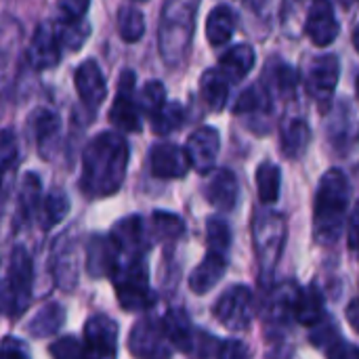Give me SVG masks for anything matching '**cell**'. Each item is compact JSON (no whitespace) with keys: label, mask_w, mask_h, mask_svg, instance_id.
Masks as SVG:
<instances>
[{"label":"cell","mask_w":359,"mask_h":359,"mask_svg":"<svg viewBox=\"0 0 359 359\" xmlns=\"http://www.w3.org/2000/svg\"><path fill=\"white\" fill-rule=\"evenodd\" d=\"M151 118V128L156 135H170L175 130H179L185 122V111L179 103L166 101Z\"/></svg>","instance_id":"836d02e7"},{"label":"cell","mask_w":359,"mask_h":359,"mask_svg":"<svg viewBox=\"0 0 359 359\" xmlns=\"http://www.w3.org/2000/svg\"><path fill=\"white\" fill-rule=\"evenodd\" d=\"M164 103H166V88L160 80H149L137 97L139 111H145L147 116H154Z\"/></svg>","instance_id":"b9f144b4"},{"label":"cell","mask_w":359,"mask_h":359,"mask_svg":"<svg viewBox=\"0 0 359 359\" xmlns=\"http://www.w3.org/2000/svg\"><path fill=\"white\" fill-rule=\"evenodd\" d=\"M219 147H221V137L219 130L212 126H202L198 128L185 145V156L189 160V168L198 170L200 175H208L219 158Z\"/></svg>","instance_id":"4fadbf2b"},{"label":"cell","mask_w":359,"mask_h":359,"mask_svg":"<svg viewBox=\"0 0 359 359\" xmlns=\"http://www.w3.org/2000/svg\"><path fill=\"white\" fill-rule=\"evenodd\" d=\"M84 349L93 359H116L118 324L103 313L93 316L84 326Z\"/></svg>","instance_id":"8fae6325"},{"label":"cell","mask_w":359,"mask_h":359,"mask_svg":"<svg viewBox=\"0 0 359 359\" xmlns=\"http://www.w3.org/2000/svg\"><path fill=\"white\" fill-rule=\"evenodd\" d=\"M263 86L267 88L269 95H278L282 99H288V97H294L297 93V72L292 69V65H288L286 61L282 59H271L267 63V69H265V82Z\"/></svg>","instance_id":"4316f807"},{"label":"cell","mask_w":359,"mask_h":359,"mask_svg":"<svg viewBox=\"0 0 359 359\" xmlns=\"http://www.w3.org/2000/svg\"><path fill=\"white\" fill-rule=\"evenodd\" d=\"M48 351H50L53 359H93L88 355V351L84 349V343L78 341L76 337L57 339Z\"/></svg>","instance_id":"ee69618b"},{"label":"cell","mask_w":359,"mask_h":359,"mask_svg":"<svg viewBox=\"0 0 359 359\" xmlns=\"http://www.w3.org/2000/svg\"><path fill=\"white\" fill-rule=\"evenodd\" d=\"M200 97L210 111H221L229 97V82L219 69H208L200 78Z\"/></svg>","instance_id":"83f0119b"},{"label":"cell","mask_w":359,"mask_h":359,"mask_svg":"<svg viewBox=\"0 0 359 359\" xmlns=\"http://www.w3.org/2000/svg\"><path fill=\"white\" fill-rule=\"evenodd\" d=\"M269 107H271V95L267 93V88L263 84H255L238 97V101L233 105V114H242V116L265 114V111H269Z\"/></svg>","instance_id":"d6a6232c"},{"label":"cell","mask_w":359,"mask_h":359,"mask_svg":"<svg viewBox=\"0 0 359 359\" xmlns=\"http://www.w3.org/2000/svg\"><path fill=\"white\" fill-rule=\"evenodd\" d=\"M128 168V143L122 135L105 130L86 145L82 154L80 189L86 198L99 200L120 191Z\"/></svg>","instance_id":"6da1fadb"},{"label":"cell","mask_w":359,"mask_h":359,"mask_svg":"<svg viewBox=\"0 0 359 359\" xmlns=\"http://www.w3.org/2000/svg\"><path fill=\"white\" fill-rule=\"evenodd\" d=\"M32 128L38 145H44L48 139H53L59 133V116L48 109H38L32 116Z\"/></svg>","instance_id":"7bdbcfd3"},{"label":"cell","mask_w":359,"mask_h":359,"mask_svg":"<svg viewBox=\"0 0 359 359\" xmlns=\"http://www.w3.org/2000/svg\"><path fill=\"white\" fill-rule=\"evenodd\" d=\"M215 320L229 330H244L255 318V294L244 284L229 286L212 307Z\"/></svg>","instance_id":"52a82bcc"},{"label":"cell","mask_w":359,"mask_h":359,"mask_svg":"<svg viewBox=\"0 0 359 359\" xmlns=\"http://www.w3.org/2000/svg\"><path fill=\"white\" fill-rule=\"evenodd\" d=\"M217 359H250V349L236 339H229L225 343H221Z\"/></svg>","instance_id":"7dc6e473"},{"label":"cell","mask_w":359,"mask_h":359,"mask_svg":"<svg viewBox=\"0 0 359 359\" xmlns=\"http://www.w3.org/2000/svg\"><path fill=\"white\" fill-rule=\"evenodd\" d=\"M53 29H55V36H57L61 50L63 48L78 50L90 36V25L84 19H78V21H59L57 19Z\"/></svg>","instance_id":"1f68e13d"},{"label":"cell","mask_w":359,"mask_h":359,"mask_svg":"<svg viewBox=\"0 0 359 359\" xmlns=\"http://www.w3.org/2000/svg\"><path fill=\"white\" fill-rule=\"evenodd\" d=\"M40 227L53 229L69 215V198L63 189H53L40 204Z\"/></svg>","instance_id":"f546056e"},{"label":"cell","mask_w":359,"mask_h":359,"mask_svg":"<svg viewBox=\"0 0 359 359\" xmlns=\"http://www.w3.org/2000/svg\"><path fill=\"white\" fill-rule=\"evenodd\" d=\"M55 280H57L59 288H63V290H72L76 286V282H78V259H76V250L72 246H67L65 250H61L57 255Z\"/></svg>","instance_id":"f35d334b"},{"label":"cell","mask_w":359,"mask_h":359,"mask_svg":"<svg viewBox=\"0 0 359 359\" xmlns=\"http://www.w3.org/2000/svg\"><path fill=\"white\" fill-rule=\"evenodd\" d=\"M238 27V15L227 4H217L206 19V38L212 46H223L231 40Z\"/></svg>","instance_id":"cb8c5ba5"},{"label":"cell","mask_w":359,"mask_h":359,"mask_svg":"<svg viewBox=\"0 0 359 359\" xmlns=\"http://www.w3.org/2000/svg\"><path fill=\"white\" fill-rule=\"evenodd\" d=\"M206 198L217 210L231 212L240 198V185H238L236 175L229 168H219L208 181Z\"/></svg>","instance_id":"ac0fdd59"},{"label":"cell","mask_w":359,"mask_h":359,"mask_svg":"<svg viewBox=\"0 0 359 359\" xmlns=\"http://www.w3.org/2000/svg\"><path fill=\"white\" fill-rule=\"evenodd\" d=\"M313 0H284L282 4V25L288 36H299L305 25L307 11Z\"/></svg>","instance_id":"ab89813d"},{"label":"cell","mask_w":359,"mask_h":359,"mask_svg":"<svg viewBox=\"0 0 359 359\" xmlns=\"http://www.w3.org/2000/svg\"><path fill=\"white\" fill-rule=\"evenodd\" d=\"M339 76H341V65L337 55H318L307 63L305 88L309 97L318 103L320 111H326L330 107V101L339 84Z\"/></svg>","instance_id":"ba28073f"},{"label":"cell","mask_w":359,"mask_h":359,"mask_svg":"<svg viewBox=\"0 0 359 359\" xmlns=\"http://www.w3.org/2000/svg\"><path fill=\"white\" fill-rule=\"evenodd\" d=\"M109 240L118 257H145L149 250V233L141 217L133 215L116 223Z\"/></svg>","instance_id":"7c38bea8"},{"label":"cell","mask_w":359,"mask_h":359,"mask_svg":"<svg viewBox=\"0 0 359 359\" xmlns=\"http://www.w3.org/2000/svg\"><path fill=\"white\" fill-rule=\"evenodd\" d=\"M206 240H208V252L229 257L231 248V229L225 219L210 217L206 223Z\"/></svg>","instance_id":"74e56055"},{"label":"cell","mask_w":359,"mask_h":359,"mask_svg":"<svg viewBox=\"0 0 359 359\" xmlns=\"http://www.w3.org/2000/svg\"><path fill=\"white\" fill-rule=\"evenodd\" d=\"M351 185L341 168H330L320 179L313 202V238L320 246H334L345 229Z\"/></svg>","instance_id":"7a4b0ae2"},{"label":"cell","mask_w":359,"mask_h":359,"mask_svg":"<svg viewBox=\"0 0 359 359\" xmlns=\"http://www.w3.org/2000/svg\"><path fill=\"white\" fill-rule=\"evenodd\" d=\"M151 175L158 179H181L189 170L185 149L175 143H160L149 154Z\"/></svg>","instance_id":"2e32d148"},{"label":"cell","mask_w":359,"mask_h":359,"mask_svg":"<svg viewBox=\"0 0 359 359\" xmlns=\"http://www.w3.org/2000/svg\"><path fill=\"white\" fill-rule=\"evenodd\" d=\"M128 351L135 359H170L172 347L166 341L162 322L145 318L137 322L128 334Z\"/></svg>","instance_id":"9c48e42d"},{"label":"cell","mask_w":359,"mask_h":359,"mask_svg":"<svg viewBox=\"0 0 359 359\" xmlns=\"http://www.w3.org/2000/svg\"><path fill=\"white\" fill-rule=\"evenodd\" d=\"M19 160V143L13 130L0 133V202L4 196V181L15 170Z\"/></svg>","instance_id":"d590c367"},{"label":"cell","mask_w":359,"mask_h":359,"mask_svg":"<svg viewBox=\"0 0 359 359\" xmlns=\"http://www.w3.org/2000/svg\"><path fill=\"white\" fill-rule=\"evenodd\" d=\"M198 0H166L158 46L168 65H181L194 38V15Z\"/></svg>","instance_id":"3957f363"},{"label":"cell","mask_w":359,"mask_h":359,"mask_svg":"<svg viewBox=\"0 0 359 359\" xmlns=\"http://www.w3.org/2000/svg\"><path fill=\"white\" fill-rule=\"evenodd\" d=\"M303 29L307 32V36L311 38V42L316 46H320V48L330 46L339 38V32H341L332 2L330 0H313L307 11Z\"/></svg>","instance_id":"5bb4252c"},{"label":"cell","mask_w":359,"mask_h":359,"mask_svg":"<svg viewBox=\"0 0 359 359\" xmlns=\"http://www.w3.org/2000/svg\"><path fill=\"white\" fill-rule=\"evenodd\" d=\"M118 252L111 244L109 238L103 236H93L88 242V252H86V271L95 278L109 276L114 265H116Z\"/></svg>","instance_id":"484cf974"},{"label":"cell","mask_w":359,"mask_h":359,"mask_svg":"<svg viewBox=\"0 0 359 359\" xmlns=\"http://www.w3.org/2000/svg\"><path fill=\"white\" fill-rule=\"evenodd\" d=\"M118 34L124 42H139L145 34V17L133 6H122L118 13Z\"/></svg>","instance_id":"8d00e7d4"},{"label":"cell","mask_w":359,"mask_h":359,"mask_svg":"<svg viewBox=\"0 0 359 359\" xmlns=\"http://www.w3.org/2000/svg\"><path fill=\"white\" fill-rule=\"evenodd\" d=\"M27 61L34 69H50L61 61V46L50 23H42L29 44Z\"/></svg>","instance_id":"e0dca14e"},{"label":"cell","mask_w":359,"mask_h":359,"mask_svg":"<svg viewBox=\"0 0 359 359\" xmlns=\"http://www.w3.org/2000/svg\"><path fill=\"white\" fill-rule=\"evenodd\" d=\"M353 2H355V0H339V4H341L343 8H349V6H351Z\"/></svg>","instance_id":"816d5d0a"},{"label":"cell","mask_w":359,"mask_h":359,"mask_svg":"<svg viewBox=\"0 0 359 359\" xmlns=\"http://www.w3.org/2000/svg\"><path fill=\"white\" fill-rule=\"evenodd\" d=\"M90 0H61L59 2V21H78L84 19Z\"/></svg>","instance_id":"f6af8a7d"},{"label":"cell","mask_w":359,"mask_h":359,"mask_svg":"<svg viewBox=\"0 0 359 359\" xmlns=\"http://www.w3.org/2000/svg\"><path fill=\"white\" fill-rule=\"evenodd\" d=\"M309 141H311V130L303 118L284 120V124L280 128V143H282V151L286 158L299 160L305 154V149L309 147Z\"/></svg>","instance_id":"d4e9b609"},{"label":"cell","mask_w":359,"mask_h":359,"mask_svg":"<svg viewBox=\"0 0 359 359\" xmlns=\"http://www.w3.org/2000/svg\"><path fill=\"white\" fill-rule=\"evenodd\" d=\"M0 359H29L27 345L17 337H6L0 343Z\"/></svg>","instance_id":"bcb514c9"},{"label":"cell","mask_w":359,"mask_h":359,"mask_svg":"<svg viewBox=\"0 0 359 359\" xmlns=\"http://www.w3.org/2000/svg\"><path fill=\"white\" fill-rule=\"evenodd\" d=\"M288 227L286 219L276 210H261L252 221V242L257 252V263L261 269V280L269 282L271 273L278 267L286 244Z\"/></svg>","instance_id":"8992f818"},{"label":"cell","mask_w":359,"mask_h":359,"mask_svg":"<svg viewBox=\"0 0 359 359\" xmlns=\"http://www.w3.org/2000/svg\"><path fill=\"white\" fill-rule=\"evenodd\" d=\"M347 320H349V324H351V328L358 332L359 330V311H358V299H353L351 303H349V307H347Z\"/></svg>","instance_id":"f907efd6"},{"label":"cell","mask_w":359,"mask_h":359,"mask_svg":"<svg viewBox=\"0 0 359 359\" xmlns=\"http://www.w3.org/2000/svg\"><path fill=\"white\" fill-rule=\"evenodd\" d=\"M282 187V170L273 162H263L257 168V189L263 204H276Z\"/></svg>","instance_id":"4dcf8cb0"},{"label":"cell","mask_w":359,"mask_h":359,"mask_svg":"<svg viewBox=\"0 0 359 359\" xmlns=\"http://www.w3.org/2000/svg\"><path fill=\"white\" fill-rule=\"evenodd\" d=\"M255 61H257V55L252 50L250 44H238L233 48H229L221 59H219V72L221 76L229 82V84H236V82H242L250 69L255 67Z\"/></svg>","instance_id":"7402d4cb"},{"label":"cell","mask_w":359,"mask_h":359,"mask_svg":"<svg viewBox=\"0 0 359 359\" xmlns=\"http://www.w3.org/2000/svg\"><path fill=\"white\" fill-rule=\"evenodd\" d=\"M162 330L166 334V341L170 343L172 349L181 353H189L194 349V332H191V322L187 313L181 307H172L166 311V316L160 320Z\"/></svg>","instance_id":"603a6c76"},{"label":"cell","mask_w":359,"mask_h":359,"mask_svg":"<svg viewBox=\"0 0 359 359\" xmlns=\"http://www.w3.org/2000/svg\"><path fill=\"white\" fill-rule=\"evenodd\" d=\"M32 282L34 267L29 252L23 246H15L0 278V307L11 320H17L27 311L32 301Z\"/></svg>","instance_id":"277c9868"},{"label":"cell","mask_w":359,"mask_h":359,"mask_svg":"<svg viewBox=\"0 0 359 359\" xmlns=\"http://www.w3.org/2000/svg\"><path fill=\"white\" fill-rule=\"evenodd\" d=\"M135 72L124 69L118 80V93L114 105L109 109V120L124 133H139L141 130V111L135 97Z\"/></svg>","instance_id":"30bf717a"},{"label":"cell","mask_w":359,"mask_h":359,"mask_svg":"<svg viewBox=\"0 0 359 359\" xmlns=\"http://www.w3.org/2000/svg\"><path fill=\"white\" fill-rule=\"evenodd\" d=\"M151 229H154V236L158 240H177L179 236H183L185 231V225L181 221V217L172 215V212H164V210H158L154 212L151 217Z\"/></svg>","instance_id":"60d3db41"},{"label":"cell","mask_w":359,"mask_h":359,"mask_svg":"<svg viewBox=\"0 0 359 359\" xmlns=\"http://www.w3.org/2000/svg\"><path fill=\"white\" fill-rule=\"evenodd\" d=\"M109 276L120 307L126 311H145L154 305L156 299L149 288L145 257H118Z\"/></svg>","instance_id":"5b68a950"},{"label":"cell","mask_w":359,"mask_h":359,"mask_svg":"<svg viewBox=\"0 0 359 359\" xmlns=\"http://www.w3.org/2000/svg\"><path fill=\"white\" fill-rule=\"evenodd\" d=\"M74 82H76V90H78L80 101L88 109H97L105 101L107 84H105L103 72H101L97 61L88 59V61L80 63V67L74 74Z\"/></svg>","instance_id":"9a60e30c"},{"label":"cell","mask_w":359,"mask_h":359,"mask_svg":"<svg viewBox=\"0 0 359 359\" xmlns=\"http://www.w3.org/2000/svg\"><path fill=\"white\" fill-rule=\"evenodd\" d=\"M324 294L320 292V288L316 284L307 286V288H299L294 303H292V320L313 328L318 322L324 320Z\"/></svg>","instance_id":"44dd1931"},{"label":"cell","mask_w":359,"mask_h":359,"mask_svg":"<svg viewBox=\"0 0 359 359\" xmlns=\"http://www.w3.org/2000/svg\"><path fill=\"white\" fill-rule=\"evenodd\" d=\"M297 290H299V286L294 282H290V280L280 284L273 290V294H271V299L267 303V309H265L267 311L265 320H267V330L269 332H276V330L284 328L292 320V303H294Z\"/></svg>","instance_id":"d6986e66"},{"label":"cell","mask_w":359,"mask_h":359,"mask_svg":"<svg viewBox=\"0 0 359 359\" xmlns=\"http://www.w3.org/2000/svg\"><path fill=\"white\" fill-rule=\"evenodd\" d=\"M328 359H359L358 345L345 339H334L328 345Z\"/></svg>","instance_id":"c3c4849f"},{"label":"cell","mask_w":359,"mask_h":359,"mask_svg":"<svg viewBox=\"0 0 359 359\" xmlns=\"http://www.w3.org/2000/svg\"><path fill=\"white\" fill-rule=\"evenodd\" d=\"M40 194H42V183H40L38 175L27 172L23 177L21 196H19V219L29 221L38 212V208H40Z\"/></svg>","instance_id":"e575fe53"},{"label":"cell","mask_w":359,"mask_h":359,"mask_svg":"<svg viewBox=\"0 0 359 359\" xmlns=\"http://www.w3.org/2000/svg\"><path fill=\"white\" fill-rule=\"evenodd\" d=\"M227 265H229V257L208 252L204 257V261L189 276V288H191V292L194 294H206L208 290H212L221 282V278L225 276Z\"/></svg>","instance_id":"ffe728a7"},{"label":"cell","mask_w":359,"mask_h":359,"mask_svg":"<svg viewBox=\"0 0 359 359\" xmlns=\"http://www.w3.org/2000/svg\"><path fill=\"white\" fill-rule=\"evenodd\" d=\"M65 324V309L59 303H46L27 324V330L36 339H48L57 334Z\"/></svg>","instance_id":"f1b7e54d"},{"label":"cell","mask_w":359,"mask_h":359,"mask_svg":"<svg viewBox=\"0 0 359 359\" xmlns=\"http://www.w3.org/2000/svg\"><path fill=\"white\" fill-rule=\"evenodd\" d=\"M355 248H358V210H353L349 217V250Z\"/></svg>","instance_id":"681fc988"}]
</instances>
